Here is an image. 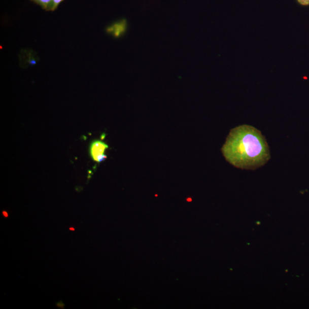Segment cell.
<instances>
[{
  "label": "cell",
  "mask_w": 309,
  "mask_h": 309,
  "mask_svg": "<svg viewBox=\"0 0 309 309\" xmlns=\"http://www.w3.org/2000/svg\"><path fill=\"white\" fill-rule=\"evenodd\" d=\"M30 1L38 4L44 10L47 11H51V10L53 0H30Z\"/></svg>",
  "instance_id": "3957f363"
},
{
  "label": "cell",
  "mask_w": 309,
  "mask_h": 309,
  "mask_svg": "<svg viewBox=\"0 0 309 309\" xmlns=\"http://www.w3.org/2000/svg\"><path fill=\"white\" fill-rule=\"evenodd\" d=\"M64 0H53L52 6L51 11H55L58 7L60 5V4L63 2Z\"/></svg>",
  "instance_id": "277c9868"
},
{
  "label": "cell",
  "mask_w": 309,
  "mask_h": 309,
  "mask_svg": "<svg viewBox=\"0 0 309 309\" xmlns=\"http://www.w3.org/2000/svg\"><path fill=\"white\" fill-rule=\"evenodd\" d=\"M222 151L228 163L241 169L258 168L270 159L266 139L258 129L249 125L232 129Z\"/></svg>",
  "instance_id": "6da1fadb"
},
{
  "label": "cell",
  "mask_w": 309,
  "mask_h": 309,
  "mask_svg": "<svg viewBox=\"0 0 309 309\" xmlns=\"http://www.w3.org/2000/svg\"><path fill=\"white\" fill-rule=\"evenodd\" d=\"M3 214L4 216H5L6 217H8V213L6 212H3Z\"/></svg>",
  "instance_id": "8992f818"
},
{
  "label": "cell",
  "mask_w": 309,
  "mask_h": 309,
  "mask_svg": "<svg viewBox=\"0 0 309 309\" xmlns=\"http://www.w3.org/2000/svg\"><path fill=\"white\" fill-rule=\"evenodd\" d=\"M108 149L109 145L105 142L100 140L93 141L89 147V154H90L91 158L97 163L102 162L107 158L105 152Z\"/></svg>",
  "instance_id": "7a4b0ae2"
},
{
  "label": "cell",
  "mask_w": 309,
  "mask_h": 309,
  "mask_svg": "<svg viewBox=\"0 0 309 309\" xmlns=\"http://www.w3.org/2000/svg\"><path fill=\"white\" fill-rule=\"evenodd\" d=\"M70 230H74V228H70Z\"/></svg>",
  "instance_id": "52a82bcc"
},
{
  "label": "cell",
  "mask_w": 309,
  "mask_h": 309,
  "mask_svg": "<svg viewBox=\"0 0 309 309\" xmlns=\"http://www.w3.org/2000/svg\"><path fill=\"white\" fill-rule=\"evenodd\" d=\"M300 5L303 6H309V0H297Z\"/></svg>",
  "instance_id": "5b68a950"
}]
</instances>
